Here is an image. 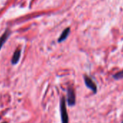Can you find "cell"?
<instances>
[{"label":"cell","instance_id":"ba28073f","mask_svg":"<svg viewBox=\"0 0 123 123\" xmlns=\"http://www.w3.org/2000/svg\"><path fill=\"white\" fill-rule=\"evenodd\" d=\"M2 123H7V122H2Z\"/></svg>","mask_w":123,"mask_h":123},{"label":"cell","instance_id":"7a4b0ae2","mask_svg":"<svg viewBox=\"0 0 123 123\" xmlns=\"http://www.w3.org/2000/svg\"><path fill=\"white\" fill-rule=\"evenodd\" d=\"M67 103L70 106H74L76 104L75 91L72 86H69L67 90Z\"/></svg>","mask_w":123,"mask_h":123},{"label":"cell","instance_id":"52a82bcc","mask_svg":"<svg viewBox=\"0 0 123 123\" xmlns=\"http://www.w3.org/2000/svg\"><path fill=\"white\" fill-rule=\"evenodd\" d=\"M113 78L115 79V80H120V79H122L123 78V70L119 72V73H117L116 74H114L113 75Z\"/></svg>","mask_w":123,"mask_h":123},{"label":"cell","instance_id":"8992f818","mask_svg":"<svg viewBox=\"0 0 123 123\" xmlns=\"http://www.w3.org/2000/svg\"><path fill=\"white\" fill-rule=\"evenodd\" d=\"M70 33V28H67L66 29H65L62 31V33H61L59 38H58V43H61V42L64 41L65 40H66L67 38L68 37Z\"/></svg>","mask_w":123,"mask_h":123},{"label":"cell","instance_id":"6da1fadb","mask_svg":"<svg viewBox=\"0 0 123 123\" xmlns=\"http://www.w3.org/2000/svg\"><path fill=\"white\" fill-rule=\"evenodd\" d=\"M67 99L65 96H62L59 101V111L62 123H69V117L67 111Z\"/></svg>","mask_w":123,"mask_h":123},{"label":"cell","instance_id":"277c9868","mask_svg":"<svg viewBox=\"0 0 123 123\" xmlns=\"http://www.w3.org/2000/svg\"><path fill=\"white\" fill-rule=\"evenodd\" d=\"M10 36V30H6L5 32L2 34V36L0 37V50H1L2 46L4 45V43L6 42V41L8 39V38Z\"/></svg>","mask_w":123,"mask_h":123},{"label":"cell","instance_id":"5b68a950","mask_svg":"<svg viewBox=\"0 0 123 123\" xmlns=\"http://www.w3.org/2000/svg\"><path fill=\"white\" fill-rule=\"evenodd\" d=\"M20 55H21V49L20 48H18L15 50V51L14 52V54H13V56H12V63L13 65L18 64V62L20 60Z\"/></svg>","mask_w":123,"mask_h":123},{"label":"cell","instance_id":"3957f363","mask_svg":"<svg viewBox=\"0 0 123 123\" xmlns=\"http://www.w3.org/2000/svg\"><path fill=\"white\" fill-rule=\"evenodd\" d=\"M84 82L87 88H88L90 90H91L94 93L97 92V86L95 83V82L92 80L91 78H90L88 75H84Z\"/></svg>","mask_w":123,"mask_h":123}]
</instances>
